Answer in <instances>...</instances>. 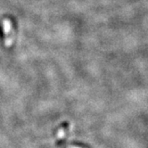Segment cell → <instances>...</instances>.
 I'll use <instances>...</instances> for the list:
<instances>
[{
	"mask_svg": "<svg viewBox=\"0 0 148 148\" xmlns=\"http://www.w3.org/2000/svg\"><path fill=\"white\" fill-rule=\"evenodd\" d=\"M4 24V31H5V46L9 47L12 44V38H11V23H10L9 20H4L3 22Z\"/></svg>",
	"mask_w": 148,
	"mask_h": 148,
	"instance_id": "cell-1",
	"label": "cell"
},
{
	"mask_svg": "<svg viewBox=\"0 0 148 148\" xmlns=\"http://www.w3.org/2000/svg\"><path fill=\"white\" fill-rule=\"evenodd\" d=\"M57 136H58V138H62V137L64 136V130H60L57 133Z\"/></svg>",
	"mask_w": 148,
	"mask_h": 148,
	"instance_id": "cell-2",
	"label": "cell"
},
{
	"mask_svg": "<svg viewBox=\"0 0 148 148\" xmlns=\"http://www.w3.org/2000/svg\"><path fill=\"white\" fill-rule=\"evenodd\" d=\"M67 148H81V147H78V146H74V145H67Z\"/></svg>",
	"mask_w": 148,
	"mask_h": 148,
	"instance_id": "cell-3",
	"label": "cell"
}]
</instances>
